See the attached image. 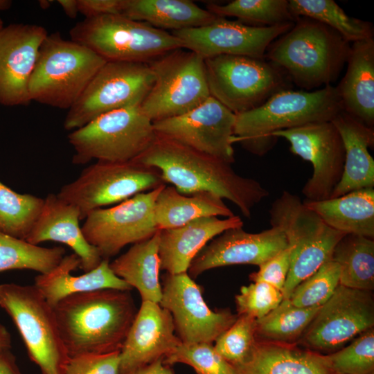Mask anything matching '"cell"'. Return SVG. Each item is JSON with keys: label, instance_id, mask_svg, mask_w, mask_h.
Returning <instances> with one entry per match:
<instances>
[{"label": "cell", "instance_id": "obj_45", "mask_svg": "<svg viewBox=\"0 0 374 374\" xmlns=\"http://www.w3.org/2000/svg\"><path fill=\"white\" fill-rule=\"evenodd\" d=\"M291 261V249L287 246L283 250L258 266V270L249 275L253 282H264L283 290Z\"/></svg>", "mask_w": 374, "mask_h": 374}, {"label": "cell", "instance_id": "obj_7", "mask_svg": "<svg viewBox=\"0 0 374 374\" xmlns=\"http://www.w3.org/2000/svg\"><path fill=\"white\" fill-rule=\"evenodd\" d=\"M71 39L107 62L150 63L176 49L181 41L166 30L123 15L84 18L69 30Z\"/></svg>", "mask_w": 374, "mask_h": 374}, {"label": "cell", "instance_id": "obj_13", "mask_svg": "<svg viewBox=\"0 0 374 374\" xmlns=\"http://www.w3.org/2000/svg\"><path fill=\"white\" fill-rule=\"evenodd\" d=\"M154 80L148 63L106 62L68 110L64 129L71 132L105 113L140 105Z\"/></svg>", "mask_w": 374, "mask_h": 374}, {"label": "cell", "instance_id": "obj_19", "mask_svg": "<svg viewBox=\"0 0 374 374\" xmlns=\"http://www.w3.org/2000/svg\"><path fill=\"white\" fill-rule=\"evenodd\" d=\"M294 22L272 26H254L217 17L204 26L172 32L183 48L204 60L219 55H240L265 59L269 46L287 33Z\"/></svg>", "mask_w": 374, "mask_h": 374}, {"label": "cell", "instance_id": "obj_25", "mask_svg": "<svg viewBox=\"0 0 374 374\" xmlns=\"http://www.w3.org/2000/svg\"><path fill=\"white\" fill-rule=\"evenodd\" d=\"M344 76L335 87L343 111L366 126L374 123V39L350 44Z\"/></svg>", "mask_w": 374, "mask_h": 374}, {"label": "cell", "instance_id": "obj_38", "mask_svg": "<svg viewBox=\"0 0 374 374\" xmlns=\"http://www.w3.org/2000/svg\"><path fill=\"white\" fill-rule=\"evenodd\" d=\"M206 9L218 17H233L254 26L294 22L287 0H235L224 5L208 3Z\"/></svg>", "mask_w": 374, "mask_h": 374}, {"label": "cell", "instance_id": "obj_31", "mask_svg": "<svg viewBox=\"0 0 374 374\" xmlns=\"http://www.w3.org/2000/svg\"><path fill=\"white\" fill-rule=\"evenodd\" d=\"M220 197L208 192L185 195L174 186H165L154 204V217L159 230L181 226L192 220L211 216H233Z\"/></svg>", "mask_w": 374, "mask_h": 374}, {"label": "cell", "instance_id": "obj_21", "mask_svg": "<svg viewBox=\"0 0 374 374\" xmlns=\"http://www.w3.org/2000/svg\"><path fill=\"white\" fill-rule=\"evenodd\" d=\"M283 231L276 226L256 233L240 228L228 229L206 244L191 262L188 275L196 278L204 271L234 265L259 266L287 247Z\"/></svg>", "mask_w": 374, "mask_h": 374}, {"label": "cell", "instance_id": "obj_30", "mask_svg": "<svg viewBox=\"0 0 374 374\" xmlns=\"http://www.w3.org/2000/svg\"><path fill=\"white\" fill-rule=\"evenodd\" d=\"M121 15L172 32L204 26L218 17L188 0H124Z\"/></svg>", "mask_w": 374, "mask_h": 374}, {"label": "cell", "instance_id": "obj_16", "mask_svg": "<svg viewBox=\"0 0 374 374\" xmlns=\"http://www.w3.org/2000/svg\"><path fill=\"white\" fill-rule=\"evenodd\" d=\"M272 136L285 139L293 154L312 164V175L302 189L305 199L330 198L341 179L345 163L344 143L332 121L308 123L275 132Z\"/></svg>", "mask_w": 374, "mask_h": 374}, {"label": "cell", "instance_id": "obj_17", "mask_svg": "<svg viewBox=\"0 0 374 374\" xmlns=\"http://www.w3.org/2000/svg\"><path fill=\"white\" fill-rule=\"evenodd\" d=\"M159 305L171 314L182 343H213L237 319L229 309L214 311L202 296V289L187 274L167 273L163 278Z\"/></svg>", "mask_w": 374, "mask_h": 374}, {"label": "cell", "instance_id": "obj_4", "mask_svg": "<svg viewBox=\"0 0 374 374\" xmlns=\"http://www.w3.org/2000/svg\"><path fill=\"white\" fill-rule=\"evenodd\" d=\"M343 111L335 87L314 91L285 89L251 110L236 114L232 142L262 155L276 143L272 134L308 123L331 121Z\"/></svg>", "mask_w": 374, "mask_h": 374}, {"label": "cell", "instance_id": "obj_23", "mask_svg": "<svg viewBox=\"0 0 374 374\" xmlns=\"http://www.w3.org/2000/svg\"><path fill=\"white\" fill-rule=\"evenodd\" d=\"M80 220V211L75 206L57 195L49 193L26 240L36 245L45 241L64 244L80 258V268L84 272L89 271L100 265L103 258L99 251L86 240Z\"/></svg>", "mask_w": 374, "mask_h": 374}, {"label": "cell", "instance_id": "obj_53", "mask_svg": "<svg viewBox=\"0 0 374 374\" xmlns=\"http://www.w3.org/2000/svg\"><path fill=\"white\" fill-rule=\"evenodd\" d=\"M369 374H374V372H372V373H369Z\"/></svg>", "mask_w": 374, "mask_h": 374}, {"label": "cell", "instance_id": "obj_36", "mask_svg": "<svg viewBox=\"0 0 374 374\" xmlns=\"http://www.w3.org/2000/svg\"><path fill=\"white\" fill-rule=\"evenodd\" d=\"M62 247H42L0 232V272L28 269L47 274L65 256Z\"/></svg>", "mask_w": 374, "mask_h": 374}, {"label": "cell", "instance_id": "obj_3", "mask_svg": "<svg viewBox=\"0 0 374 374\" xmlns=\"http://www.w3.org/2000/svg\"><path fill=\"white\" fill-rule=\"evenodd\" d=\"M350 48V43L337 31L300 17L290 30L271 42L264 58L298 87L311 91L336 81Z\"/></svg>", "mask_w": 374, "mask_h": 374}, {"label": "cell", "instance_id": "obj_46", "mask_svg": "<svg viewBox=\"0 0 374 374\" xmlns=\"http://www.w3.org/2000/svg\"><path fill=\"white\" fill-rule=\"evenodd\" d=\"M124 0H78L79 12L85 18L121 15Z\"/></svg>", "mask_w": 374, "mask_h": 374}, {"label": "cell", "instance_id": "obj_50", "mask_svg": "<svg viewBox=\"0 0 374 374\" xmlns=\"http://www.w3.org/2000/svg\"><path fill=\"white\" fill-rule=\"evenodd\" d=\"M11 335L7 328L0 323V352L11 348Z\"/></svg>", "mask_w": 374, "mask_h": 374}, {"label": "cell", "instance_id": "obj_51", "mask_svg": "<svg viewBox=\"0 0 374 374\" xmlns=\"http://www.w3.org/2000/svg\"><path fill=\"white\" fill-rule=\"evenodd\" d=\"M12 6L10 0H0V12L8 10Z\"/></svg>", "mask_w": 374, "mask_h": 374}, {"label": "cell", "instance_id": "obj_42", "mask_svg": "<svg viewBox=\"0 0 374 374\" xmlns=\"http://www.w3.org/2000/svg\"><path fill=\"white\" fill-rule=\"evenodd\" d=\"M172 366L181 363L191 366L197 374H233V367L215 350L211 343H181L163 358Z\"/></svg>", "mask_w": 374, "mask_h": 374}, {"label": "cell", "instance_id": "obj_18", "mask_svg": "<svg viewBox=\"0 0 374 374\" xmlns=\"http://www.w3.org/2000/svg\"><path fill=\"white\" fill-rule=\"evenodd\" d=\"M235 118L236 114L211 96L182 115L153 122V127L159 135L231 164Z\"/></svg>", "mask_w": 374, "mask_h": 374}, {"label": "cell", "instance_id": "obj_47", "mask_svg": "<svg viewBox=\"0 0 374 374\" xmlns=\"http://www.w3.org/2000/svg\"><path fill=\"white\" fill-rule=\"evenodd\" d=\"M0 374H21L10 349L0 352Z\"/></svg>", "mask_w": 374, "mask_h": 374}, {"label": "cell", "instance_id": "obj_6", "mask_svg": "<svg viewBox=\"0 0 374 374\" xmlns=\"http://www.w3.org/2000/svg\"><path fill=\"white\" fill-rule=\"evenodd\" d=\"M271 226L284 233L291 249L289 273L282 290L289 299L296 286L331 259L333 249L346 234L336 231L296 195L283 191L269 209Z\"/></svg>", "mask_w": 374, "mask_h": 374}, {"label": "cell", "instance_id": "obj_35", "mask_svg": "<svg viewBox=\"0 0 374 374\" xmlns=\"http://www.w3.org/2000/svg\"><path fill=\"white\" fill-rule=\"evenodd\" d=\"M295 19L308 17L337 31L349 43L373 38L371 22L348 16L333 0H289Z\"/></svg>", "mask_w": 374, "mask_h": 374}, {"label": "cell", "instance_id": "obj_10", "mask_svg": "<svg viewBox=\"0 0 374 374\" xmlns=\"http://www.w3.org/2000/svg\"><path fill=\"white\" fill-rule=\"evenodd\" d=\"M204 64L211 96L235 114L290 89L286 74L265 59L224 55L205 59Z\"/></svg>", "mask_w": 374, "mask_h": 374}, {"label": "cell", "instance_id": "obj_24", "mask_svg": "<svg viewBox=\"0 0 374 374\" xmlns=\"http://www.w3.org/2000/svg\"><path fill=\"white\" fill-rule=\"evenodd\" d=\"M243 226L240 216H215L192 220L181 226L159 230L160 267L171 274L187 272L190 265L206 244L224 231Z\"/></svg>", "mask_w": 374, "mask_h": 374}, {"label": "cell", "instance_id": "obj_49", "mask_svg": "<svg viewBox=\"0 0 374 374\" xmlns=\"http://www.w3.org/2000/svg\"><path fill=\"white\" fill-rule=\"evenodd\" d=\"M57 3L69 17L74 19L77 17L79 12L78 0H58Z\"/></svg>", "mask_w": 374, "mask_h": 374}, {"label": "cell", "instance_id": "obj_14", "mask_svg": "<svg viewBox=\"0 0 374 374\" xmlns=\"http://www.w3.org/2000/svg\"><path fill=\"white\" fill-rule=\"evenodd\" d=\"M373 328V292L339 285L320 307L296 344L328 355L342 348Z\"/></svg>", "mask_w": 374, "mask_h": 374}, {"label": "cell", "instance_id": "obj_28", "mask_svg": "<svg viewBox=\"0 0 374 374\" xmlns=\"http://www.w3.org/2000/svg\"><path fill=\"white\" fill-rule=\"evenodd\" d=\"M233 374H334L326 357L297 344L257 341Z\"/></svg>", "mask_w": 374, "mask_h": 374}, {"label": "cell", "instance_id": "obj_5", "mask_svg": "<svg viewBox=\"0 0 374 374\" xmlns=\"http://www.w3.org/2000/svg\"><path fill=\"white\" fill-rule=\"evenodd\" d=\"M107 61L60 33L42 42L28 83L31 101L69 109Z\"/></svg>", "mask_w": 374, "mask_h": 374}, {"label": "cell", "instance_id": "obj_37", "mask_svg": "<svg viewBox=\"0 0 374 374\" xmlns=\"http://www.w3.org/2000/svg\"><path fill=\"white\" fill-rule=\"evenodd\" d=\"M44 204V199L18 193L0 181V232L25 240Z\"/></svg>", "mask_w": 374, "mask_h": 374}, {"label": "cell", "instance_id": "obj_33", "mask_svg": "<svg viewBox=\"0 0 374 374\" xmlns=\"http://www.w3.org/2000/svg\"><path fill=\"white\" fill-rule=\"evenodd\" d=\"M331 259L340 268L339 285L359 290H374V240L346 234L335 245Z\"/></svg>", "mask_w": 374, "mask_h": 374}, {"label": "cell", "instance_id": "obj_43", "mask_svg": "<svg viewBox=\"0 0 374 374\" xmlns=\"http://www.w3.org/2000/svg\"><path fill=\"white\" fill-rule=\"evenodd\" d=\"M282 291L264 282H253L240 288L235 297L237 315L259 319L276 308L283 299Z\"/></svg>", "mask_w": 374, "mask_h": 374}, {"label": "cell", "instance_id": "obj_52", "mask_svg": "<svg viewBox=\"0 0 374 374\" xmlns=\"http://www.w3.org/2000/svg\"><path fill=\"white\" fill-rule=\"evenodd\" d=\"M3 26H4L3 21L2 19L0 17V30L3 28Z\"/></svg>", "mask_w": 374, "mask_h": 374}, {"label": "cell", "instance_id": "obj_22", "mask_svg": "<svg viewBox=\"0 0 374 374\" xmlns=\"http://www.w3.org/2000/svg\"><path fill=\"white\" fill-rule=\"evenodd\" d=\"M170 313L159 303L143 301L120 350L119 374H127L172 352L181 341Z\"/></svg>", "mask_w": 374, "mask_h": 374}, {"label": "cell", "instance_id": "obj_9", "mask_svg": "<svg viewBox=\"0 0 374 374\" xmlns=\"http://www.w3.org/2000/svg\"><path fill=\"white\" fill-rule=\"evenodd\" d=\"M0 307L12 319L42 374H63L69 355L53 308L35 285L0 284Z\"/></svg>", "mask_w": 374, "mask_h": 374}, {"label": "cell", "instance_id": "obj_32", "mask_svg": "<svg viewBox=\"0 0 374 374\" xmlns=\"http://www.w3.org/2000/svg\"><path fill=\"white\" fill-rule=\"evenodd\" d=\"M159 230L151 238L134 244L109 265L117 276L139 291L142 301L159 304L162 286L159 281Z\"/></svg>", "mask_w": 374, "mask_h": 374}, {"label": "cell", "instance_id": "obj_44", "mask_svg": "<svg viewBox=\"0 0 374 374\" xmlns=\"http://www.w3.org/2000/svg\"><path fill=\"white\" fill-rule=\"evenodd\" d=\"M120 351L69 357L63 374H119Z\"/></svg>", "mask_w": 374, "mask_h": 374}, {"label": "cell", "instance_id": "obj_39", "mask_svg": "<svg viewBox=\"0 0 374 374\" xmlns=\"http://www.w3.org/2000/svg\"><path fill=\"white\" fill-rule=\"evenodd\" d=\"M339 266L330 259L298 284L289 299L297 307L320 308L339 285Z\"/></svg>", "mask_w": 374, "mask_h": 374}, {"label": "cell", "instance_id": "obj_27", "mask_svg": "<svg viewBox=\"0 0 374 374\" xmlns=\"http://www.w3.org/2000/svg\"><path fill=\"white\" fill-rule=\"evenodd\" d=\"M345 150L344 172L330 198L353 190L374 187V160L368 148L374 145V130L344 111L332 121Z\"/></svg>", "mask_w": 374, "mask_h": 374}, {"label": "cell", "instance_id": "obj_11", "mask_svg": "<svg viewBox=\"0 0 374 374\" xmlns=\"http://www.w3.org/2000/svg\"><path fill=\"white\" fill-rule=\"evenodd\" d=\"M148 64L154 80L140 108L152 123L182 115L211 96L204 60L198 54L179 48Z\"/></svg>", "mask_w": 374, "mask_h": 374}, {"label": "cell", "instance_id": "obj_26", "mask_svg": "<svg viewBox=\"0 0 374 374\" xmlns=\"http://www.w3.org/2000/svg\"><path fill=\"white\" fill-rule=\"evenodd\" d=\"M109 263L108 259H103L95 269L74 276L71 272L80 267V258L74 253L65 255L50 272L37 275L33 285L52 307L78 293L104 289L130 291L131 286L114 273Z\"/></svg>", "mask_w": 374, "mask_h": 374}, {"label": "cell", "instance_id": "obj_40", "mask_svg": "<svg viewBox=\"0 0 374 374\" xmlns=\"http://www.w3.org/2000/svg\"><path fill=\"white\" fill-rule=\"evenodd\" d=\"M334 374L374 372V328L355 337L342 348L326 355Z\"/></svg>", "mask_w": 374, "mask_h": 374}, {"label": "cell", "instance_id": "obj_1", "mask_svg": "<svg viewBox=\"0 0 374 374\" xmlns=\"http://www.w3.org/2000/svg\"><path fill=\"white\" fill-rule=\"evenodd\" d=\"M159 170L180 193L208 192L234 204L246 217L269 195L257 180L236 173L231 163L156 134L150 147L132 160Z\"/></svg>", "mask_w": 374, "mask_h": 374}, {"label": "cell", "instance_id": "obj_48", "mask_svg": "<svg viewBox=\"0 0 374 374\" xmlns=\"http://www.w3.org/2000/svg\"><path fill=\"white\" fill-rule=\"evenodd\" d=\"M127 374H174L170 366L163 363V358Z\"/></svg>", "mask_w": 374, "mask_h": 374}, {"label": "cell", "instance_id": "obj_8", "mask_svg": "<svg viewBox=\"0 0 374 374\" xmlns=\"http://www.w3.org/2000/svg\"><path fill=\"white\" fill-rule=\"evenodd\" d=\"M156 136L152 121L140 105L116 109L96 118L67 136L74 150L72 162H128L137 158Z\"/></svg>", "mask_w": 374, "mask_h": 374}, {"label": "cell", "instance_id": "obj_15", "mask_svg": "<svg viewBox=\"0 0 374 374\" xmlns=\"http://www.w3.org/2000/svg\"><path fill=\"white\" fill-rule=\"evenodd\" d=\"M166 186L136 194L113 207L98 208L87 215L82 233L103 259L109 260L126 245L145 240L159 231L154 208Z\"/></svg>", "mask_w": 374, "mask_h": 374}, {"label": "cell", "instance_id": "obj_2", "mask_svg": "<svg viewBox=\"0 0 374 374\" xmlns=\"http://www.w3.org/2000/svg\"><path fill=\"white\" fill-rule=\"evenodd\" d=\"M53 308L69 357L120 351L137 312L130 291L114 289L72 294Z\"/></svg>", "mask_w": 374, "mask_h": 374}, {"label": "cell", "instance_id": "obj_34", "mask_svg": "<svg viewBox=\"0 0 374 374\" xmlns=\"http://www.w3.org/2000/svg\"><path fill=\"white\" fill-rule=\"evenodd\" d=\"M320 308H300L289 299L256 320L257 341L296 344Z\"/></svg>", "mask_w": 374, "mask_h": 374}, {"label": "cell", "instance_id": "obj_20", "mask_svg": "<svg viewBox=\"0 0 374 374\" xmlns=\"http://www.w3.org/2000/svg\"><path fill=\"white\" fill-rule=\"evenodd\" d=\"M48 35L37 24H11L0 30V105L25 106L39 46Z\"/></svg>", "mask_w": 374, "mask_h": 374}, {"label": "cell", "instance_id": "obj_41", "mask_svg": "<svg viewBox=\"0 0 374 374\" xmlns=\"http://www.w3.org/2000/svg\"><path fill=\"white\" fill-rule=\"evenodd\" d=\"M256 319L240 315L235 321L215 341V351L233 366L244 362L253 350Z\"/></svg>", "mask_w": 374, "mask_h": 374}, {"label": "cell", "instance_id": "obj_29", "mask_svg": "<svg viewBox=\"0 0 374 374\" xmlns=\"http://www.w3.org/2000/svg\"><path fill=\"white\" fill-rule=\"evenodd\" d=\"M303 204L336 231L374 238L373 188L321 201L305 199Z\"/></svg>", "mask_w": 374, "mask_h": 374}, {"label": "cell", "instance_id": "obj_12", "mask_svg": "<svg viewBox=\"0 0 374 374\" xmlns=\"http://www.w3.org/2000/svg\"><path fill=\"white\" fill-rule=\"evenodd\" d=\"M166 184L159 170L133 161L97 163L63 186L57 196L75 206L84 220L94 210L121 203Z\"/></svg>", "mask_w": 374, "mask_h": 374}]
</instances>
